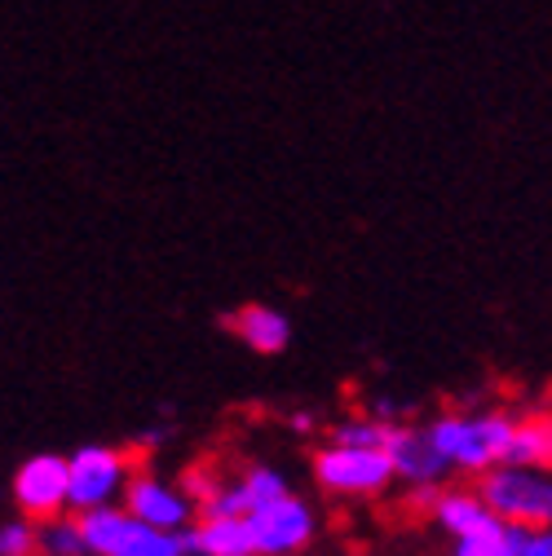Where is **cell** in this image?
I'll use <instances>...</instances> for the list:
<instances>
[{"label": "cell", "instance_id": "obj_6", "mask_svg": "<svg viewBox=\"0 0 552 556\" xmlns=\"http://www.w3.org/2000/svg\"><path fill=\"white\" fill-rule=\"evenodd\" d=\"M243 521H248L256 556H301V552H310V543L318 534V513L297 491H288L274 504L248 513Z\"/></svg>", "mask_w": 552, "mask_h": 556}, {"label": "cell", "instance_id": "obj_1", "mask_svg": "<svg viewBox=\"0 0 552 556\" xmlns=\"http://www.w3.org/2000/svg\"><path fill=\"white\" fill-rule=\"evenodd\" d=\"M513 420L517 415H509V410H447L425 425V438L438 451V459L447 464V472L481 477L495 464H504Z\"/></svg>", "mask_w": 552, "mask_h": 556}, {"label": "cell", "instance_id": "obj_13", "mask_svg": "<svg viewBox=\"0 0 552 556\" xmlns=\"http://www.w3.org/2000/svg\"><path fill=\"white\" fill-rule=\"evenodd\" d=\"M504 464H522V468H548L552 464V420H548V410H530V415H522V420H513Z\"/></svg>", "mask_w": 552, "mask_h": 556}, {"label": "cell", "instance_id": "obj_22", "mask_svg": "<svg viewBox=\"0 0 552 556\" xmlns=\"http://www.w3.org/2000/svg\"><path fill=\"white\" fill-rule=\"evenodd\" d=\"M292 429H297V433H310L314 420H310V415H292Z\"/></svg>", "mask_w": 552, "mask_h": 556}, {"label": "cell", "instance_id": "obj_11", "mask_svg": "<svg viewBox=\"0 0 552 556\" xmlns=\"http://www.w3.org/2000/svg\"><path fill=\"white\" fill-rule=\"evenodd\" d=\"M226 327L248 344L252 354H284V350H288V340H292V323H288V314H284V309H274V305H261V301L239 305V309L226 318Z\"/></svg>", "mask_w": 552, "mask_h": 556}, {"label": "cell", "instance_id": "obj_12", "mask_svg": "<svg viewBox=\"0 0 552 556\" xmlns=\"http://www.w3.org/2000/svg\"><path fill=\"white\" fill-rule=\"evenodd\" d=\"M186 543H190V556H256L248 521L226 513L195 517V526L186 530Z\"/></svg>", "mask_w": 552, "mask_h": 556}, {"label": "cell", "instance_id": "obj_4", "mask_svg": "<svg viewBox=\"0 0 552 556\" xmlns=\"http://www.w3.org/2000/svg\"><path fill=\"white\" fill-rule=\"evenodd\" d=\"M76 521H80L89 556H190L186 534L155 530L147 521H137L133 513H124L120 504L98 508V513H80Z\"/></svg>", "mask_w": 552, "mask_h": 556}, {"label": "cell", "instance_id": "obj_3", "mask_svg": "<svg viewBox=\"0 0 552 556\" xmlns=\"http://www.w3.org/2000/svg\"><path fill=\"white\" fill-rule=\"evenodd\" d=\"M133 451L124 446H106V442H89L80 451L66 455V513H98L120 504L124 485L133 477Z\"/></svg>", "mask_w": 552, "mask_h": 556}, {"label": "cell", "instance_id": "obj_2", "mask_svg": "<svg viewBox=\"0 0 552 556\" xmlns=\"http://www.w3.org/2000/svg\"><path fill=\"white\" fill-rule=\"evenodd\" d=\"M477 500L504 526L543 530L552 521V477H548V468L495 464L491 472L477 477Z\"/></svg>", "mask_w": 552, "mask_h": 556}, {"label": "cell", "instance_id": "obj_7", "mask_svg": "<svg viewBox=\"0 0 552 556\" xmlns=\"http://www.w3.org/2000/svg\"><path fill=\"white\" fill-rule=\"evenodd\" d=\"M120 508L155 530H168V534H186L195 526V504L186 500L181 485L160 472H147V468H133L124 495H120Z\"/></svg>", "mask_w": 552, "mask_h": 556}, {"label": "cell", "instance_id": "obj_15", "mask_svg": "<svg viewBox=\"0 0 552 556\" xmlns=\"http://www.w3.org/2000/svg\"><path fill=\"white\" fill-rule=\"evenodd\" d=\"M455 543V556H517V543H522V530L517 526H504L495 517H487L477 530L451 539Z\"/></svg>", "mask_w": 552, "mask_h": 556}, {"label": "cell", "instance_id": "obj_21", "mask_svg": "<svg viewBox=\"0 0 552 556\" xmlns=\"http://www.w3.org/2000/svg\"><path fill=\"white\" fill-rule=\"evenodd\" d=\"M164 442H168V433H164V429H151V433L137 438V446H147V451H155V446H164Z\"/></svg>", "mask_w": 552, "mask_h": 556}, {"label": "cell", "instance_id": "obj_8", "mask_svg": "<svg viewBox=\"0 0 552 556\" xmlns=\"http://www.w3.org/2000/svg\"><path fill=\"white\" fill-rule=\"evenodd\" d=\"M380 451L389 459L393 481H406L411 491H416V500H434V491H442L451 477L447 464L438 459V451L429 446L425 429H416V425H389Z\"/></svg>", "mask_w": 552, "mask_h": 556}, {"label": "cell", "instance_id": "obj_10", "mask_svg": "<svg viewBox=\"0 0 552 556\" xmlns=\"http://www.w3.org/2000/svg\"><path fill=\"white\" fill-rule=\"evenodd\" d=\"M288 491H292V485H288V477H284L279 468H269V464H248V468H239V472H226L217 500H213L209 508H203V513L248 517V513H256V508L274 504V500L288 495ZM203 513H199V517H203Z\"/></svg>", "mask_w": 552, "mask_h": 556}, {"label": "cell", "instance_id": "obj_14", "mask_svg": "<svg viewBox=\"0 0 552 556\" xmlns=\"http://www.w3.org/2000/svg\"><path fill=\"white\" fill-rule=\"evenodd\" d=\"M429 508H434L438 530H447L451 539H460V534L477 530L481 521L491 517V513H487V504L477 500V491H460V485H442V491H434Z\"/></svg>", "mask_w": 552, "mask_h": 556}, {"label": "cell", "instance_id": "obj_17", "mask_svg": "<svg viewBox=\"0 0 552 556\" xmlns=\"http://www.w3.org/2000/svg\"><path fill=\"white\" fill-rule=\"evenodd\" d=\"M222 481H226V468H222V464H213V459H199V464H190V468L181 472V481H177V485L186 491V500L195 504V517L217 500Z\"/></svg>", "mask_w": 552, "mask_h": 556}, {"label": "cell", "instance_id": "obj_20", "mask_svg": "<svg viewBox=\"0 0 552 556\" xmlns=\"http://www.w3.org/2000/svg\"><path fill=\"white\" fill-rule=\"evenodd\" d=\"M517 556H552V534H548V526H543V530H522Z\"/></svg>", "mask_w": 552, "mask_h": 556}, {"label": "cell", "instance_id": "obj_19", "mask_svg": "<svg viewBox=\"0 0 552 556\" xmlns=\"http://www.w3.org/2000/svg\"><path fill=\"white\" fill-rule=\"evenodd\" d=\"M0 556H36V521H0Z\"/></svg>", "mask_w": 552, "mask_h": 556}, {"label": "cell", "instance_id": "obj_5", "mask_svg": "<svg viewBox=\"0 0 552 556\" xmlns=\"http://www.w3.org/2000/svg\"><path fill=\"white\" fill-rule=\"evenodd\" d=\"M314 481L336 500H376L393 485L385 451H354V446H323L314 455Z\"/></svg>", "mask_w": 552, "mask_h": 556}, {"label": "cell", "instance_id": "obj_18", "mask_svg": "<svg viewBox=\"0 0 552 556\" xmlns=\"http://www.w3.org/2000/svg\"><path fill=\"white\" fill-rule=\"evenodd\" d=\"M385 429L380 420H372V415H344V420L331 425V446H354V451H380L385 446Z\"/></svg>", "mask_w": 552, "mask_h": 556}, {"label": "cell", "instance_id": "obj_16", "mask_svg": "<svg viewBox=\"0 0 552 556\" xmlns=\"http://www.w3.org/2000/svg\"><path fill=\"white\" fill-rule=\"evenodd\" d=\"M36 556H89L85 552V534L80 521L72 513L36 521Z\"/></svg>", "mask_w": 552, "mask_h": 556}, {"label": "cell", "instance_id": "obj_9", "mask_svg": "<svg viewBox=\"0 0 552 556\" xmlns=\"http://www.w3.org/2000/svg\"><path fill=\"white\" fill-rule=\"evenodd\" d=\"M10 495L18 517L27 521H49L66 513V455H32L18 464L14 481H10Z\"/></svg>", "mask_w": 552, "mask_h": 556}]
</instances>
